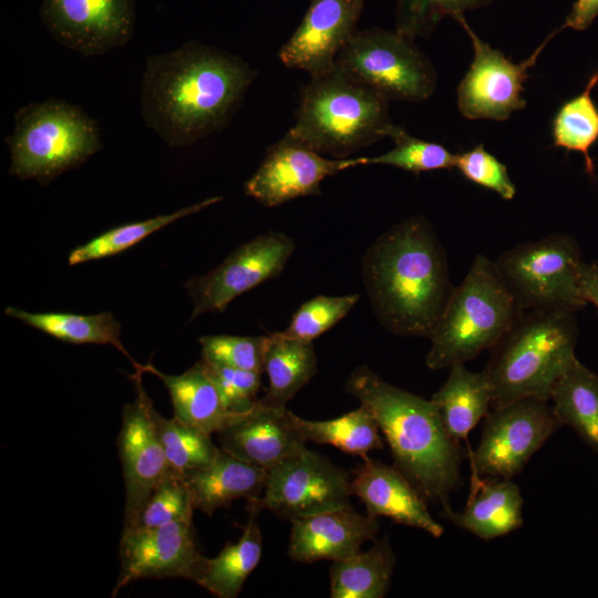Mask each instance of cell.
I'll return each instance as SVG.
<instances>
[{"label":"cell","instance_id":"obj_1","mask_svg":"<svg viewBox=\"0 0 598 598\" xmlns=\"http://www.w3.org/2000/svg\"><path fill=\"white\" fill-rule=\"evenodd\" d=\"M256 71L240 56L197 41L150 55L142 78V116L171 147L225 128Z\"/></svg>","mask_w":598,"mask_h":598},{"label":"cell","instance_id":"obj_2","mask_svg":"<svg viewBox=\"0 0 598 598\" xmlns=\"http://www.w3.org/2000/svg\"><path fill=\"white\" fill-rule=\"evenodd\" d=\"M362 277L377 319L398 336L429 338L454 289L446 252L422 216L377 238L364 254Z\"/></svg>","mask_w":598,"mask_h":598},{"label":"cell","instance_id":"obj_3","mask_svg":"<svg viewBox=\"0 0 598 598\" xmlns=\"http://www.w3.org/2000/svg\"><path fill=\"white\" fill-rule=\"evenodd\" d=\"M347 391L372 412L393 465L426 501L450 506L462 480V450L447 434L434 401L388 383L367 365L351 372Z\"/></svg>","mask_w":598,"mask_h":598},{"label":"cell","instance_id":"obj_4","mask_svg":"<svg viewBox=\"0 0 598 598\" xmlns=\"http://www.w3.org/2000/svg\"><path fill=\"white\" fill-rule=\"evenodd\" d=\"M577 337L573 312H519L492 348L484 369L492 388V408L524 398L549 401L556 383L577 360Z\"/></svg>","mask_w":598,"mask_h":598},{"label":"cell","instance_id":"obj_5","mask_svg":"<svg viewBox=\"0 0 598 598\" xmlns=\"http://www.w3.org/2000/svg\"><path fill=\"white\" fill-rule=\"evenodd\" d=\"M396 126L385 97L334 68L305 86L287 133L320 154L347 158L391 137Z\"/></svg>","mask_w":598,"mask_h":598},{"label":"cell","instance_id":"obj_6","mask_svg":"<svg viewBox=\"0 0 598 598\" xmlns=\"http://www.w3.org/2000/svg\"><path fill=\"white\" fill-rule=\"evenodd\" d=\"M518 313L494 260L476 255L429 337L427 368L448 369L492 349Z\"/></svg>","mask_w":598,"mask_h":598},{"label":"cell","instance_id":"obj_7","mask_svg":"<svg viewBox=\"0 0 598 598\" xmlns=\"http://www.w3.org/2000/svg\"><path fill=\"white\" fill-rule=\"evenodd\" d=\"M6 143L10 173L42 185L80 166L101 148L95 122L80 107L55 99L19 109Z\"/></svg>","mask_w":598,"mask_h":598},{"label":"cell","instance_id":"obj_8","mask_svg":"<svg viewBox=\"0 0 598 598\" xmlns=\"http://www.w3.org/2000/svg\"><path fill=\"white\" fill-rule=\"evenodd\" d=\"M582 261L578 243L566 234L516 245L494 260L518 312L573 313L587 305L580 287Z\"/></svg>","mask_w":598,"mask_h":598},{"label":"cell","instance_id":"obj_9","mask_svg":"<svg viewBox=\"0 0 598 598\" xmlns=\"http://www.w3.org/2000/svg\"><path fill=\"white\" fill-rule=\"evenodd\" d=\"M336 68L388 101L422 102L436 87V71L414 39L381 28L357 30Z\"/></svg>","mask_w":598,"mask_h":598},{"label":"cell","instance_id":"obj_10","mask_svg":"<svg viewBox=\"0 0 598 598\" xmlns=\"http://www.w3.org/2000/svg\"><path fill=\"white\" fill-rule=\"evenodd\" d=\"M560 426L549 401L524 398L492 408L471 454L473 473L513 480Z\"/></svg>","mask_w":598,"mask_h":598},{"label":"cell","instance_id":"obj_11","mask_svg":"<svg viewBox=\"0 0 598 598\" xmlns=\"http://www.w3.org/2000/svg\"><path fill=\"white\" fill-rule=\"evenodd\" d=\"M262 495L248 508L268 509L290 522L352 507L350 476L321 454L306 448L270 468Z\"/></svg>","mask_w":598,"mask_h":598},{"label":"cell","instance_id":"obj_12","mask_svg":"<svg viewBox=\"0 0 598 598\" xmlns=\"http://www.w3.org/2000/svg\"><path fill=\"white\" fill-rule=\"evenodd\" d=\"M296 248L286 234L268 230L235 248L205 275L185 283L193 301L190 320L205 312H223L230 301L281 274Z\"/></svg>","mask_w":598,"mask_h":598},{"label":"cell","instance_id":"obj_13","mask_svg":"<svg viewBox=\"0 0 598 598\" xmlns=\"http://www.w3.org/2000/svg\"><path fill=\"white\" fill-rule=\"evenodd\" d=\"M470 37L473 62L457 87V106L468 120L505 121L526 106L523 83L555 30L523 63L512 62L497 49L484 42L467 24L463 14L454 18Z\"/></svg>","mask_w":598,"mask_h":598},{"label":"cell","instance_id":"obj_14","mask_svg":"<svg viewBox=\"0 0 598 598\" xmlns=\"http://www.w3.org/2000/svg\"><path fill=\"white\" fill-rule=\"evenodd\" d=\"M118 554L121 570L112 597L146 578H184L198 585L208 559L198 548L193 520L124 528Z\"/></svg>","mask_w":598,"mask_h":598},{"label":"cell","instance_id":"obj_15","mask_svg":"<svg viewBox=\"0 0 598 598\" xmlns=\"http://www.w3.org/2000/svg\"><path fill=\"white\" fill-rule=\"evenodd\" d=\"M130 375L135 400L125 404L117 437L125 484L124 528L135 526L137 518L163 478L172 471L147 410L148 394L143 385L141 363Z\"/></svg>","mask_w":598,"mask_h":598},{"label":"cell","instance_id":"obj_16","mask_svg":"<svg viewBox=\"0 0 598 598\" xmlns=\"http://www.w3.org/2000/svg\"><path fill=\"white\" fill-rule=\"evenodd\" d=\"M361 157L327 158L287 133L272 144L245 183V194L267 207L321 194L320 183L341 171L360 166Z\"/></svg>","mask_w":598,"mask_h":598},{"label":"cell","instance_id":"obj_17","mask_svg":"<svg viewBox=\"0 0 598 598\" xmlns=\"http://www.w3.org/2000/svg\"><path fill=\"white\" fill-rule=\"evenodd\" d=\"M41 19L62 45L83 55H100L132 37L135 0H43Z\"/></svg>","mask_w":598,"mask_h":598},{"label":"cell","instance_id":"obj_18","mask_svg":"<svg viewBox=\"0 0 598 598\" xmlns=\"http://www.w3.org/2000/svg\"><path fill=\"white\" fill-rule=\"evenodd\" d=\"M363 6L364 0H310L300 24L280 48L279 60L311 79L331 73L340 51L357 32Z\"/></svg>","mask_w":598,"mask_h":598},{"label":"cell","instance_id":"obj_19","mask_svg":"<svg viewBox=\"0 0 598 598\" xmlns=\"http://www.w3.org/2000/svg\"><path fill=\"white\" fill-rule=\"evenodd\" d=\"M298 419L287 408L258 401L250 411L234 414L217 432L220 448L269 471L307 448Z\"/></svg>","mask_w":598,"mask_h":598},{"label":"cell","instance_id":"obj_20","mask_svg":"<svg viewBox=\"0 0 598 598\" xmlns=\"http://www.w3.org/2000/svg\"><path fill=\"white\" fill-rule=\"evenodd\" d=\"M352 471L350 488L373 517H389L395 523L422 529L439 538L444 528L432 516L426 499L394 465L369 456Z\"/></svg>","mask_w":598,"mask_h":598},{"label":"cell","instance_id":"obj_21","mask_svg":"<svg viewBox=\"0 0 598 598\" xmlns=\"http://www.w3.org/2000/svg\"><path fill=\"white\" fill-rule=\"evenodd\" d=\"M379 529L377 517L352 507L298 518L291 522L288 555L299 563L337 561L360 551Z\"/></svg>","mask_w":598,"mask_h":598},{"label":"cell","instance_id":"obj_22","mask_svg":"<svg viewBox=\"0 0 598 598\" xmlns=\"http://www.w3.org/2000/svg\"><path fill=\"white\" fill-rule=\"evenodd\" d=\"M470 497L463 511L442 507V516L483 540L505 536L523 525V496L509 478L473 473Z\"/></svg>","mask_w":598,"mask_h":598},{"label":"cell","instance_id":"obj_23","mask_svg":"<svg viewBox=\"0 0 598 598\" xmlns=\"http://www.w3.org/2000/svg\"><path fill=\"white\" fill-rule=\"evenodd\" d=\"M267 476L266 470L249 464L221 448L209 466L183 475L195 509L208 516L235 499L245 498L249 502L260 497Z\"/></svg>","mask_w":598,"mask_h":598},{"label":"cell","instance_id":"obj_24","mask_svg":"<svg viewBox=\"0 0 598 598\" xmlns=\"http://www.w3.org/2000/svg\"><path fill=\"white\" fill-rule=\"evenodd\" d=\"M141 367L164 383L171 396L174 417L179 422L212 435L236 414L225 408L202 360L177 375L163 373L151 363Z\"/></svg>","mask_w":598,"mask_h":598},{"label":"cell","instance_id":"obj_25","mask_svg":"<svg viewBox=\"0 0 598 598\" xmlns=\"http://www.w3.org/2000/svg\"><path fill=\"white\" fill-rule=\"evenodd\" d=\"M431 399L447 434L460 443L488 414L493 394L484 370L474 372L465 363H456L448 368L444 384Z\"/></svg>","mask_w":598,"mask_h":598},{"label":"cell","instance_id":"obj_26","mask_svg":"<svg viewBox=\"0 0 598 598\" xmlns=\"http://www.w3.org/2000/svg\"><path fill=\"white\" fill-rule=\"evenodd\" d=\"M264 372L268 389L259 401L274 408H286L317 373L312 341L290 338L281 332L266 336Z\"/></svg>","mask_w":598,"mask_h":598},{"label":"cell","instance_id":"obj_27","mask_svg":"<svg viewBox=\"0 0 598 598\" xmlns=\"http://www.w3.org/2000/svg\"><path fill=\"white\" fill-rule=\"evenodd\" d=\"M396 557L386 536L365 551L333 561L330 568L332 598H382L386 595Z\"/></svg>","mask_w":598,"mask_h":598},{"label":"cell","instance_id":"obj_28","mask_svg":"<svg viewBox=\"0 0 598 598\" xmlns=\"http://www.w3.org/2000/svg\"><path fill=\"white\" fill-rule=\"evenodd\" d=\"M549 402L561 425L598 453V374L577 359L556 383Z\"/></svg>","mask_w":598,"mask_h":598},{"label":"cell","instance_id":"obj_29","mask_svg":"<svg viewBox=\"0 0 598 598\" xmlns=\"http://www.w3.org/2000/svg\"><path fill=\"white\" fill-rule=\"evenodd\" d=\"M8 317L20 320L53 338L75 344H109L116 348L132 364H136L121 341V323L112 312L78 315L70 312H30L7 307Z\"/></svg>","mask_w":598,"mask_h":598},{"label":"cell","instance_id":"obj_30","mask_svg":"<svg viewBox=\"0 0 598 598\" xmlns=\"http://www.w3.org/2000/svg\"><path fill=\"white\" fill-rule=\"evenodd\" d=\"M249 509L247 524L236 543H227L220 553L207 559L198 582L218 598H236L262 553V536L256 522L258 512Z\"/></svg>","mask_w":598,"mask_h":598},{"label":"cell","instance_id":"obj_31","mask_svg":"<svg viewBox=\"0 0 598 598\" xmlns=\"http://www.w3.org/2000/svg\"><path fill=\"white\" fill-rule=\"evenodd\" d=\"M298 423L307 441L330 444L362 458L368 457L370 451L383 447L378 422L361 403L358 409L338 419L310 421L299 417Z\"/></svg>","mask_w":598,"mask_h":598},{"label":"cell","instance_id":"obj_32","mask_svg":"<svg viewBox=\"0 0 598 598\" xmlns=\"http://www.w3.org/2000/svg\"><path fill=\"white\" fill-rule=\"evenodd\" d=\"M147 410L172 471L184 475L207 467L216 460L220 448L213 443L209 434L174 416L165 419L156 411L151 398L147 400Z\"/></svg>","mask_w":598,"mask_h":598},{"label":"cell","instance_id":"obj_33","mask_svg":"<svg viewBox=\"0 0 598 598\" xmlns=\"http://www.w3.org/2000/svg\"><path fill=\"white\" fill-rule=\"evenodd\" d=\"M598 83V72L594 73L585 90L565 102L553 118V142L556 147L580 152L585 158L586 172L594 176L595 164L589 148L598 140V107L591 99V91Z\"/></svg>","mask_w":598,"mask_h":598},{"label":"cell","instance_id":"obj_34","mask_svg":"<svg viewBox=\"0 0 598 598\" xmlns=\"http://www.w3.org/2000/svg\"><path fill=\"white\" fill-rule=\"evenodd\" d=\"M220 199L221 197L206 198L199 203L186 206L171 214L158 215L146 220L134 221L114 227L96 236L90 241L74 248L69 255V265L73 266L91 260L103 259L122 252L138 244L151 234L178 219L196 214L202 209L219 202Z\"/></svg>","mask_w":598,"mask_h":598},{"label":"cell","instance_id":"obj_35","mask_svg":"<svg viewBox=\"0 0 598 598\" xmlns=\"http://www.w3.org/2000/svg\"><path fill=\"white\" fill-rule=\"evenodd\" d=\"M391 138L394 141L392 150L378 156L361 157L362 165H390L414 174L455 167L456 154L441 144L413 137L401 126H396Z\"/></svg>","mask_w":598,"mask_h":598},{"label":"cell","instance_id":"obj_36","mask_svg":"<svg viewBox=\"0 0 598 598\" xmlns=\"http://www.w3.org/2000/svg\"><path fill=\"white\" fill-rule=\"evenodd\" d=\"M194 511L192 495L183 475L171 471L145 503L134 527L193 520Z\"/></svg>","mask_w":598,"mask_h":598},{"label":"cell","instance_id":"obj_37","mask_svg":"<svg viewBox=\"0 0 598 598\" xmlns=\"http://www.w3.org/2000/svg\"><path fill=\"white\" fill-rule=\"evenodd\" d=\"M492 0H396V30L411 38L426 37L446 16L486 6Z\"/></svg>","mask_w":598,"mask_h":598},{"label":"cell","instance_id":"obj_38","mask_svg":"<svg viewBox=\"0 0 598 598\" xmlns=\"http://www.w3.org/2000/svg\"><path fill=\"white\" fill-rule=\"evenodd\" d=\"M358 300L357 293L317 296L299 307L282 333L290 338L313 341L343 319Z\"/></svg>","mask_w":598,"mask_h":598},{"label":"cell","instance_id":"obj_39","mask_svg":"<svg viewBox=\"0 0 598 598\" xmlns=\"http://www.w3.org/2000/svg\"><path fill=\"white\" fill-rule=\"evenodd\" d=\"M202 360L206 363L264 372L266 336H204L199 338Z\"/></svg>","mask_w":598,"mask_h":598},{"label":"cell","instance_id":"obj_40","mask_svg":"<svg viewBox=\"0 0 598 598\" xmlns=\"http://www.w3.org/2000/svg\"><path fill=\"white\" fill-rule=\"evenodd\" d=\"M455 168L467 181L496 193L505 200H512L516 195V186L507 167L482 144L456 154Z\"/></svg>","mask_w":598,"mask_h":598},{"label":"cell","instance_id":"obj_41","mask_svg":"<svg viewBox=\"0 0 598 598\" xmlns=\"http://www.w3.org/2000/svg\"><path fill=\"white\" fill-rule=\"evenodd\" d=\"M203 363L217 386L227 411L245 413L258 403L260 372L214 365L204 361Z\"/></svg>","mask_w":598,"mask_h":598},{"label":"cell","instance_id":"obj_42","mask_svg":"<svg viewBox=\"0 0 598 598\" xmlns=\"http://www.w3.org/2000/svg\"><path fill=\"white\" fill-rule=\"evenodd\" d=\"M598 16V0H577L565 23L559 28H570L577 31L586 30Z\"/></svg>","mask_w":598,"mask_h":598},{"label":"cell","instance_id":"obj_43","mask_svg":"<svg viewBox=\"0 0 598 598\" xmlns=\"http://www.w3.org/2000/svg\"><path fill=\"white\" fill-rule=\"evenodd\" d=\"M580 287L587 303L598 310V260L582 261L580 267Z\"/></svg>","mask_w":598,"mask_h":598}]
</instances>
